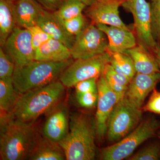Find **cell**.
<instances>
[{
  "mask_svg": "<svg viewBox=\"0 0 160 160\" xmlns=\"http://www.w3.org/2000/svg\"><path fill=\"white\" fill-rule=\"evenodd\" d=\"M65 86L60 80L18 95L12 117L24 122H33L61 102Z\"/></svg>",
  "mask_w": 160,
  "mask_h": 160,
  "instance_id": "obj_1",
  "label": "cell"
},
{
  "mask_svg": "<svg viewBox=\"0 0 160 160\" xmlns=\"http://www.w3.org/2000/svg\"><path fill=\"white\" fill-rule=\"evenodd\" d=\"M95 121L84 113L75 112L69 118V131L58 143L67 160H92L96 155Z\"/></svg>",
  "mask_w": 160,
  "mask_h": 160,
  "instance_id": "obj_2",
  "label": "cell"
},
{
  "mask_svg": "<svg viewBox=\"0 0 160 160\" xmlns=\"http://www.w3.org/2000/svg\"><path fill=\"white\" fill-rule=\"evenodd\" d=\"M33 122L11 118L1 123L0 159L28 160L40 135Z\"/></svg>",
  "mask_w": 160,
  "mask_h": 160,
  "instance_id": "obj_3",
  "label": "cell"
},
{
  "mask_svg": "<svg viewBox=\"0 0 160 160\" xmlns=\"http://www.w3.org/2000/svg\"><path fill=\"white\" fill-rule=\"evenodd\" d=\"M72 62V58L61 62L34 60L24 66H15L12 76L15 89L22 94L57 81Z\"/></svg>",
  "mask_w": 160,
  "mask_h": 160,
  "instance_id": "obj_4",
  "label": "cell"
},
{
  "mask_svg": "<svg viewBox=\"0 0 160 160\" xmlns=\"http://www.w3.org/2000/svg\"><path fill=\"white\" fill-rule=\"evenodd\" d=\"M160 128V122L155 118L146 119L122 139L103 148L101 151L100 158L122 160L129 158L141 144L154 136Z\"/></svg>",
  "mask_w": 160,
  "mask_h": 160,
  "instance_id": "obj_5",
  "label": "cell"
},
{
  "mask_svg": "<svg viewBox=\"0 0 160 160\" xmlns=\"http://www.w3.org/2000/svg\"><path fill=\"white\" fill-rule=\"evenodd\" d=\"M142 110L124 96L118 102L108 121L107 135L111 142H118L141 123Z\"/></svg>",
  "mask_w": 160,
  "mask_h": 160,
  "instance_id": "obj_6",
  "label": "cell"
},
{
  "mask_svg": "<svg viewBox=\"0 0 160 160\" xmlns=\"http://www.w3.org/2000/svg\"><path fill=\"white\" fill-rule=\"evenodd\" d=\"M122 6L132 15L134 33L138 44L153 53L158 45L152 31L150 2L146 0H125Z\"/></svg>",
  "mask_w": 160,
  "mask_h": 160,
  "instance_id": "obj_7",
  "label": "cell"
},
{
  "mask_svg": "<svg viewBox=\"0 0 160 160\" xmlns=\"http://www.w3.org/2000/svg\"><path fill=\"white\" fill-rule=\"evenodd\" d=\"M110 58L106 52L89 58L75 59L64 70L59 80L65 87L70 88L83 80L99 78L109 63Z\"/></svg>",
  "mask_w": 160,
  "mask_h": 160,
  "instance_id": "obj_8",
  "label": "cell"
},
{
  "mask_svg": "<svg viewBox=\"0 0 160 160\" xmlns=\"http://www.w3.org/2000/svg\"><path fill=\"white\" fill-rule=\"evenodd\" d=\"M108 40L106 34L94 24H89L75 37L74 44L70 49L74 59H86L107 52Z\"/></svg>",
  "mask_w": 160,
  "mask_h": 160,
  "instance_id": "obj_9",
  "label": "cell"
},
{
  "mask_svg": "<svg viewBox=\"0 0 160 160\" xmlns=\"http://www.w3.org/2000/svg\"><path fill=\"white\" fill-rule=\"evenodd\" d=\"M97 109L95 118L96 137L102 141L107 134L108 121L112 110L122 97L110 88L102 74L98 81Z\"/></svg>",
  "mask_w": 160,
  "mask_h": 160,
  "instance_id": "obj_10",
  "label": "cell"
},
{
  "mask_svg": "<svg viewBox=\"0 0 160 160\" xmlns=\"http://www.w3.org/2000/svg\"><path fill=\"white\" fill-rule=\"evenodd\" d=\"M3 47L15 66H24L35 60V49L28 29L17 26Z\"/></svg>",
  "mask_w": 160,
  "mask_h": 160,
  "instance_id": "obj_11",
  "label": "cell"
},
{
  "mask_svg": "<svg viewBox=\"0 0 160 160\" xmlns=\"http://www.w3.org/2000/svg\"><path fill=\"white\" fill-rule=\"evenodd\" d=\"M125 0H96L86 10L92 23L129 29L120 18L119 9Z\"/></svg>",
  "mask_w": 160,
  "mask_h": 160,
  "instance_id": "obj_12",
  "label": "cell"
},
{
  "mask_svg": "<svg viewBox=\"0 0 160 160\" xmlns=\"http://www.w3.org/2000/svg\"><path fill=\"white\" fill-rule=\"evenodd\" d=\"M47 114L43 126V135L58 143L69 132L70 116L68 108L66 104L60 102Z\"/></svg>",
  "mask_w": 160,
  "mask_h": 160,
  "instance_id": "obj_13",
  "label": "cell"
},
{
  "mask_svg": "<svg viewBox=\"0 0 160 160\" xmlns=\"http://www.w3.org/2000/svg\"><path fill=\"white\" fill-rule=\"evenodd\" d=\"M159 81L160 72L150 74L136 73L130 81L125 96L141 109L146 98L155 89Z\"/></svg>",
  "mask_w": 160,
  "mask_h": 160,
  "instance_id": "obj_14",
  "label": "cell"
},
{
  "mask_svg": "<svg viewBox=\"0 0 160 160\" xmlns=\"http://www.w3.org/2000/svg\"><path fill=\"white\" fill-rule=\"evenodd\" d=\"M96 26L106 34L108 38L107 52H125L138 44L134 33L129 29L103 24Z\"/></svg>",
  "mask_w": 160,
  "mask_h": 160,
  "instance_id": "obj_15",
  "label": "cell"
},
{
  "mask_svg": "<svg viewBox=\"0 0 160 160\" xmlns=\"http://www.w3.org/2000/svg\"><path fill=\"white\" fill-rule=\"evenodd\" d=\"M37 25L52 38L62 42L71 49L74 44L75 37L66 32L62 24L53 12L43 9L38 19Z\"/></svg>",
  "mask_w": 160,
  "mask_h": 160,
  "instance_id": "obj_16",
  "label": "cell"
},
{
  "mask_svg": "<svg viewBox=\"0 0 160 160\" xmlns=\"http://www.w3.org/2000/svg\"><path fill=\"white\" fill-rule=\"evenodd\" d=\"M43 9L36 0H17L14 2L17 26L28 29L37 25L38 19Z\"/></svg>",
  "mask_w": 160,
  "mask_h": 160,
  "instance_id": "obj_17",
  "label": "cell"
},
{
  "mask_svg": "<svg viewBox=\"0 0 160 160\" xmlns=\"http://www.w3.org/2000/svg\"><path fill=\"white\" fill-rule=\"evenodd\" d=\"M28 160H64L66 155L59 144L47 138L39 135Z\"/></svg>",
  "mask_w": 160,
  "mask_h": 160,
  "instance_id": "obj_18",
  "label": "cell"
},
{
  "mask_svg": "<svg viewBox=\"0 0 160 160\" xmlns=\"http://www.w3.org/2000/svg\"><path fill=\"white\" fill-rule=\"evenodd\" d=\"M133 62L136 73L150 74L160 72L154 54L140 44L127 50Z\"/></svg>",
  "mask_w": 160,
  "mask_h": 160,
  "instance_id": "obj_19",
  "label": "cell"
},
{
  "mask_svg": "<svg viewBox=\"0 0 160 160\" xmlns=\"http://www.w3.org/2000/svg\"><path fill=\"white\" fill-rule=\"evenodd\" d=\"M71 51L62 42L50 39L35 50V60L61 62L72 58Z\"/></svg>",
  "mask_w": 160,
  "mask_h": 160,
  "instance_id": "obj_20",
  "label": "cell"
},
{
  "mask_svg": "<svg viewBox=\"0 0 160 160\" xmlns=\"http://www.w3.org/2000/svg\"><path fill=\"white\" fill-rule=\"evenodd\" d=\"M18 93L15 89L12 77L0 78L1 120L12 117Z\"/></svg>",
  "mask_w": 160,
  "mask_h": 160,
  "instance_id": "obj_21",
  "label": "cell"
},
{
  "mask_svg": "<svg viewBox=\"0 0 160 160\" xmlns=\"http://www.w3.org/2000/svg\"><path fill=\"white\" fill-rule=\"evenodd\" d=\"M17 26L14 12V2L0 0V43L3 47Z\"/></svg>",
  "mask_w": 160,
  "mask_h": 160,
  "instance_id": "obj_22",
  "label": "cell"
},
{
  "mask_svg": "<svg viewBox=\"0 0 160 160\" xmlns=\"http://www.w3.org/2000/svg\"><path fill=\"white\" fill-rule=\"evenodd\" d=\"M102 74L110 88L123 97L131 80L116 71L109 63L105 66Z\"/></svg>",
  "mask_w": 160,
  "mask_h": 160,
  "instance_id": "obj_23",
  "label": "cell"
},
{
  "mask_svg": "<svg viewBox=\"0 0 160 160\" xmlns=\"http://www.w3.org/2000/svg\"><path fill=\"white\" fill-rule=\"evenodd\" d=\"M109 64L117 72L132 80L136 73L132 60L125 52H109Z\"/></svg>",
  "mask_w": 160,
  "mask_h": 160,
  "instance_id": "obj_24",
  "label": "cell"
},
{
  "mask_svg": "<svg viewBox=\"0 0 160 160\" xmlns=\"http://www.w3.org/2000/svg\"><path fill=\"white\" fill-rule=\"evenodd\" d=\"M86 7L85 4L78 0H64L59 8L53 13L60 21H63L82 14Z\"/></svg>",
  "mask_w": 160,
  "mask_h": 160,
  "instance_id": "obj_25",
  "label": "cell"
},
{
  "mask_svg": "<svg viewBox=\"0 0 160 160\" xmlns=\"http://www.w3.org/2000/svg\"><path fill=\"white\" fill-rule=\"evenodd\" d=\"M60 21L66 32L70 35L74 37L82 31L88 25L86 18L83 14L69 19Z\"/></svg>",
  "mask_w": 160,
  "mask_h": 160,
  "instance_id": "obj_26",
  "label": "cell"
},
{
  "mask_svg": "<svg viewBox=\"0 0 160 160\" xmlns=\"http://www.w3.org/2000/svg\"><path fill=\"white\" fill-rule=\"evenodd\" d=\"M152 31L160 47V0H150Z\"/></svg>",
  "mask_w": 160,
  "mask_h": 160,
  "instance_id": "obj_27",
  "label": "cell"
},
{
  "mask_svg": "<svg viewBox=\"0 0 160 160\" xmlns=\"http://www.w3.org/2000/svg\"><path fill=\"white\" fill-rule=\"evenodd\" d=\"M160 146L159 144H152L141 149L136 154L129 157V160H158L160 159Z\"/></svg>",
  "mask_w": 160,
  "mask_h": 160,
  "instance_id": "obj_28",
  "label": "cell"
},
{
  "mask_svg": "<svg viewBox=\"0 0 160 160\" xmlns=\"http://www.w3.org/2000/svg\"><path fill=\"white\" fill-rule=\"evenodd\" d=\"M15 65L5 52L2 47L0 48V78L12 77Z\"/></svg>",
  "mask_w": 160,
  "mask_h": 160,
  "instance_id": "obj_29",
  "label": "cell"
},
{
  "mask_svg": "<svg viewBox=\"0 0 160 160\" xmlns=\"http://www.w3.org/2000/svg\"><path fill=\"white\" fill-rule=\"evenodd\" d=\"M27 29L29 30L31 34L32 42L35 50L44 43L52 38L49 34L46 33L38 25Z\"/></svg>",
  "mask_w": 160,
  "mask_h": 160,
  "instance_id": "obj_30",
  "label": "cell"
},
{
  "mask_svg": "<svg viewBox=\"0 0 160 160\" xmlns=\"http://www.w3.org/2000/svg\"><path fill=\"white\" fill-rule=\"evenodd\" d=\"M76 98L78 103L82 107L91 109L97 105L98 92L76 93Z\"/></svg>",
  "mask_w": 160,
  "mask_h": 160,
  "instance_id": "obj_31",
  "label": "cell"
},
{
  "mask_svg": "<svg viewBox=\"0 0 160 160\" xmlns=\"http://www.w3.org/2000/svg\"><path fill=\"white\" fill-rule=\"evenodd\" d=\"M142 110L160 115V92L155 89L146 105L142 107Z\"/></svg>",
  "mask_w": 160,
  "mask_h": 160,
  "instance_id": "obj_32",
  "label": "cell"
},
{
  "mask_svg": "<svg viewBox=\"0 0 160 160\" xmlns=\"http://www.w3.org/2000/svg\"><path fill=\"white\" fill-rule=\"evenodd\" d=\"M99 78H92L79 82L74 86L76 93L98 92V81Z\"/></svg>",
  "mask_w": 160,
  "mask_h": 160,
  "instance_id": "obj_33",
  "label": "cell"
},
{
  "mask_svg": "<svg viewBox=\"0 0 160 160\" xmlns=\"http://www.w3.org/2000/svg\"><path fill=\"white\" fill-rule=\"evenodd\" d=\"M43 8L47 10L56 11L61 6L64 0H36Z\"/></svg>",
  "mask_w": 160,
  "mask_h": 160,
  "instance_id": "obj_34",
  "label": "cell"
},
{
  "mask_svg": "<svg viewBox=\"0 0 160 160\" xmlns=\"http://www.w3.org/2000/svg\"><path fill=\"white\" fill-rule=\"evenodd\" d=\"M153 54L156 58L158 66L159 68L160 72V47L158 46L157 47L156 49L153 52Z\"/></svg>",
  "mask_w": 160,
  "mask_h": 160,
  "instance_id": "obj_35",
  "label": "cell"
},
{
  "mask_svg": "<svg viewBox=\"0 0 160 160\" xmlns=\"http://www.w3.org/2000/svg\"><path fill=\"white\" fill-rule=\"evenodd\" d=\"M78 1L85 4L86 6L89 7L91 6L95 2L96 0H78Z\"/></svg>",
  "mask_w": 160,
  "mask_h": 160,
  "instance_id": "obj_36",
  "label": "cell"
},
{
  "mask_svg": "<svg viewBox=\"0 0 160 160\" xmlns=\"http://www.w3.org/2000/svg\"><path fill=\"white\" fill-rule=\"evenodd\" d=\"M158 137L159 138V139L160 140V132H159L158 133Z\"/></svg>",
  "mask_w": 160,
  "mask_h": 160,
  "instance_id": "obj_37",
  "label": "cell"
},
{
  "mask_svg": "<svg viewBox=\"0 0 160 160\" xmlns=\"http://www.w3.org/2000/svg\"><path fill=\"white\" fill-rule=\"evenodd\" d=\"M10 1H12V2H14V1H17V0H10Z\"/></svg>",
  "mask_w": 160,
  "mask_h": 160,
  "instance_id": "obj_38",
  "label": "cell"
}]
</instances>
